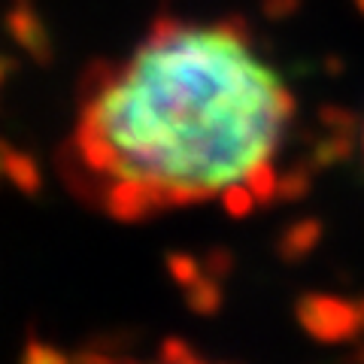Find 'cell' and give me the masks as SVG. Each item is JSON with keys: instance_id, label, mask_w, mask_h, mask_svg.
<instances>
[{"instance_id": "6da1fadb", "label": "cell", "mask_w": 364, "mask_h": 364, "mask_svg": "<svg viewBox=\"0 0 364 364\" xmlns=\"http://www.w3.org/2000/svg\"><path fill=\"white\" fill-rule=\"evenodd\" d=\"M294 116L289 82L246 28L170 18L88 88L73 167L116 219L210 200L243 213L273 195Z\"/></svg>"}, {"instance_id": "7a4b0ae2", "label": "cell", "mask_w": 364, "mask_h": 364, "mask_svg": "<svg viewBox=\"0 0 364 364\" xmlns=\"http://www.w3.org/2000/svg\"><path fill=\"white\" fill-rule=\"evenodd\" d=\"M298 318L316 340H349L364 328V306H355L340 298L313 294L298 304Z\"/></svg>"}, {"instance_id": "3957f363", "label": "cell", "mask_w": 364, "mask_h": 364, "mask_svg": "<svg viewBox=\"0 0 364 364\" xmlns=\"http://www.w3.org/2000/svg\"><path fill=\"white\" fill-rule=\"evenodd\" d=\"M21 364H70V358L61 355L55 346H46V343H40V340H31V343L25 346V358H21Z\"/></svg>"}, {"instance_id": "277c9868", "label": "cell", "mask_w": 364, "mask_h": 364, "mask_svg": "<svg viewBox=\"0 0 364 364\" xmlns=\"http://www.w3.org/2000/svg\"><path fill=\"white\" fill-rule=\"evenodd\" d=\"M88 364H112V361L95 358V361H88ZM161 364H207V361H200L195 352L186 349L179 340H170V343H164V361Z\"/></svg>"}, {"instance_id": "5b68a950", "label": "cell", "mask_w": 364, "mask_h": 364, "mask_svg": "<svg viewBox=\"0 0 364 364\" xmlns=\"http://www.w3.org/2000/svg\"><path fill=\"white\" fill-rule=\"evenodd\" d=\"M361 146H364V134H361Z\"/></svg>"}]
</instances>
